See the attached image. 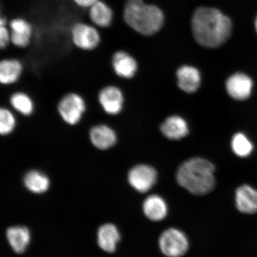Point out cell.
<instances>
[{
	"instance_id": "1",
	"label": "cell",
	"mask_w": 257,
	"mask_h": 257,
	"mask_svg": "<svg viewBox=\"0 0 257 257\" xmlns=\"http://www.w3.org/2000/svg\"><path fill=\"white\" fill-rule=\"evenodd\" d=\"M191 26L195 40L202 47L209 48L222 46L232 31L230 19L213 8L202 7L196 10Z\"/></svg>"
},
{
	"instance_id": "2",
	"label": "cell",
	"mask_w": 257,
	"mask_h": 257,
	"mask_svg": "<svg viewBox=\"0 0 257 257\" xmlns=\"http://www.w3.org/2000/svg\"><path fill=\"white\" fill-rule=\"evenodd\" d=\"M214 166L208 160L195 157L183 163L177 172L178 184L191 194L204 195L216 185Z\"/></svg>"
},
{
	"instance_id": "3",
	"label": "cell",
	"mask_w": 257,
	"mask_h": 257,
	"mask_svg": "<svg viewBox=\"0 0 257 257\" xmlns=\"http://www.w3.org/2000/svg\"><path fill=\"white\" fill-rule=\"evenodd\" d=\"M123 18L126 24L140 34L150 36L162 28L165 17L155 6L147 5L143 0H127Z\"/></svg>"
},
{
	"instance_id": "4",
	"label": "cell",
	"mask_w": 257,
	"mask_h": 257,
	"mask_svg": "<svg viewBox=\"0 0 257 257\" xmlns=\"http://www.w3.org/2000/svg\"><path fill=\"white\" fill-rule=\"evenodd\" d=\"M57 109L64 123L69 126H76L82 120L86 111V103L78 93L69 92L60 99Z\"/></svg>"
},
{
	"instance_id": "5",
	"label": "cell",
	"mask_w": 257,
	"mask_h": 257,
	"mask_svg": "<svg viewBox=\"0 0 257 257\" xmlns=\"http://www.w3.org/2000/svg\"><path fill=\"white\" fill-rule=\"evenodd\" d=\"M159 245L161 252L165 256L181 257L187 252L189 242L182 231L176 228H169L161 234Z\"/></svg>"
},
{
	"instance_id": "6",
	"label": "cell",
	"mask_w": 257,
	"mask_h": 257,
	"mask_svg": "<svg viewBox=\"0 0 257 257\" xmlns=\"http://www.w3.org/2000/svg\"><path fill=\"white\" fill-rule=\"evenodd\" d=\"M71 40L74 46L83 51L96 49L101 43V35L94 26L76 23L71 30Z\"/></svg>"
},
{
	"instance_id": "7",
	"label": "cell",
	"mask_w": 257,
	"mask_h": 257,
	"mask_svg": "<svg viewBox=\"0 0 257 257\" xmlns=\"http://www.w3.org/2000/svg\"><path fill=\"white\" fill-rule=\"evenodd\" d=\"M157 179L156 169L149 165H137L128 173V183L132 187L141 193H146L152 189Z\"/></svg>"
},
{
	"instance_id": "8",
	"label": "cell",
	"mask_w": 257,
	"mask_h": 257,
	"mask_svg": "<svg viewBox=\"0 0 257 257\" xmlns=\"http://www.w3.org/2000/svg\"><path fill=\"white\" fill-rule=\"evenodd\" d=\"M98 101L105 114L116 115L123 110L124 102L123 93L118 86L107 85L99 91Z\"/></svg>"
},
{
	"instance_id": "9",
	"label": "cell",
	"mask_w": 257,
	"mask_h": 257,
	"mask_svg": "<svg viewBox=\"0 0 257 257\" xmlns=\"http://www.w3.org/2000/svg\"><path fill=\"white\" fill-rule=\"evenodd\" d=\"M90 142L96 149L107 150L114 147L117 141V136L113 128L104 123L95 124L89 131Z\"/></svg>"
},
{
	"instance_id": "10",
	"label": "cell",
	"mask_w": 257,
	"mask_h": 257,
	"mask_svg": "<svg viewBox=\"0 0 257 257\" xmlns=\"http://www.w3.org/2000/svg\"><path fill=\"white\" fill-rule=\"evenodd\" d=\"M253 83L248 76L237 73L229 77L226 83L228 94L237 100L248 98L251 94Z\"/></svg>"
},
{
	"instance_id": "11",
	"label": "cell",
	"mask_w": 257,
	"mask_h": 257,
	"mask_svg": "<svg viewBox=\"0 0 257 257\" xmlns=\"http://www.w3.org/2000/svg\"><path fill=\"white\" fill-rule=\"evenodd\" d=\"M11 43L14 46L25 48L30 44L33 29L28 21L21 18L12 19L9 23Z\"/></svg>"
},
{
	"instance_id": "12",
	"label": "cell",
	"mask_w": 257,
	"mask_h": 257,
	"mask_svg": "<svg viewBox=\"0 0 257 257\" xmlns=\"http://www.w3.org/2000/svg\"><path fill=\"white\" fill-rule=\"evenodd\" d=\"M111 66L115 75L121 78H134L138 70L136 59L124 51H118L111 58Z\"/></svg>"
},
{
	"instance_id": "13",
	"label": "cell",
	"mask_w": 257,
	"mask_h": 257,
	"mask_svg": "<svg viewBox=\"0 0 257 257\" xmlns=\"http://www.w3.org/2000/svg\"><path fill=\"white\" fill-rule=\"evenodd\" d=\"M237 210L244 214L257 213V190L248 185L239 186L235 192Z\"/></svg>"
},
{
	"instance_id": "14",
	"label": "cell",
	"mask_w": 257,
	"mask_h": 257,
	"mask_svg": "<svg viewBox=\"0 0 257 257\" xmlns=\"http://www.w3.org/2000/svg\"><path fill=\"white\" fill-rule=\"evenodd\" d=\"M24 66L16 59H5L0 62V82L3 85L15 84L23 73Z\"/></svg>"
},
{
	"instance_id": "15",
	"label": "cell",
	"mask_w": 257,
	"mask_h": 257,
	"mask_svg": "<svg viewBox=\"0 0 257 257\" xmlns=\"http://www.w3.org/2000/svg\"><path fill=\"white\" fill-rule=\"evenodd\" d=\"M143 211L149 220L153 221H162L168 215V204L160 195H151L144 202Z\"/></svg>"
},
{
	"instance_id": "16",
	"label": "cell",
	"mask_w": 257,
	"mask_h": 257,
	"mask_svg": "<svg viewBox=\"0 0 257 257\" xmlns=\"http://www.w3.org/2000/svg\"><path fill=\"white\" fill-rule=\"evenodd\" d=\"M179 88L185 92L194 93L197 91L201 83V75L195 67L184 66L177 72Z\"/></svg>"
},
{
	"instance_id": "17",
	"label": "cell",
	"mask_w": 257,
	"mask_h": 257,
	"mask_svg": "<svg viewBox=\"0 0 257 257\" xmlns=\"http://www.w3.org/2000/svg\"><path fill=\"white\" fill-rule=\"evenodd\" d=\"M97 238L99 246L104 251L112 253L116 249L120 234L114 224L107 223L99 228Z\"/></svg>"
},
{
	"instance_id": "18",
	"label": "cell",
	"mask_w": 257,
	"mask_h": 257,
	"mask_svg": "<svg viewBox=\"0 0 257 257\" xmlns=\"http://www.w3.org/2000/svg\"><path fill=\"white\" fill-rule=\"evenodd\" d=\"M88 15L93 25L101 28L110 27L113 19V12L111 8L101 0L89 9Z\"/></svg>"
},
{
	"instance_id": "19",
	"label": "cell",
	"mask_w": 257,
	"mask_h": 257,
	"mask_svg": "<svg viewBox=\"0 0 257 257\" xmlns=\"http://www.w3.org/2000/svg\"><path fill=\"white\" fill-rule=\"evenodd\" d=\"M162 134L168 139L178 140L187 136L188 127L186 121L181 117H170L161 126Z\"/></svg>"
},
{
	"instance_id": "20",
	"label": "cell",
	"mask_w": 257,
	"mask_h": 257,
	"mask_svg": "<svg viewBox=\"0 0 257 257\" xmlns=\"http://www.w3.org/2000/svg\"><path fill=\"white\" fill-rule=\"evenodd\" d=\"M10 245L16 252L25 251L30 241V231L24 226H14L9 228L6 232Z\"/></svg>"
},
{
	"instance_id": "21",
	"label": "cell",
	"mask_w": 257,
	"mask_h": 257,
	"mask_svg": "<svg viewBox=\"0 0 257 257\" xmlns=\"http://www.w3.org/2000/svg\"><path fill=\"white\" fill-rule=\"evenodd\" d=\"M9 102L13 109L23 116H31L34 112L35 107L33 99L26 92H14L10 96Z\"/></svg>"
},
{
	"instance_id": "22",
	"label": "cell",
	"mask_w": 257,
	"mask_h": 257,
	"mask_svg": "<svg viewBox=\"0 0 257 257\" xmlns=\"http://www.w3.org/2000/svg\"><path fill=\"white\" fill-rule=\"evenodd\" d=\"M24 184L29 191L35 194H42L47 191L50 181L46 175L38 170H31L25 175Z\"/></svg>"
},
{
	"instance_id": "23",
	"label": "cell",
	"mask_w": 257,
	"mask_h": 257,
	"mask_svg": "<svg viewBox=\"0 0 257 257\" xmlns=\"http://www.w3.org/2000/svg\"><path fill=\"white\" fill-rule=\"evenodd\" d=\"M17 120L15 114L9 108L0 109V134L3 137L11 135L15 130Z\"/></svg>"
},
{
	"instance_id": "24",
	"label": "cell",
	"mask_w": 257,
	"mask_h": 257,
	"mask_svg": "<svg viewBox=\"0 0 257 257\" xmlns=\"http://www.w3.org/2000/svg\"><path fill=\"white\" fill-rule=\"evenodd\" d=\"M233 152L240 157H246L251 154L253 146L245 135L237 133L234 135L231 143Z\"/></svg>"
},
{
	"instance_id": "25",
	"label": "cell",
	"mask_w": 257,
	"mask_h": 257,
	"mask_svg": "<svg viewBox=\"0 0 257 257\" xmlns=\"http://www.w3.org/2000/svg\"><path fill=\"white\" fill-rule=\"evenodd\" d=\"M11 43V32L7 26H0V48L5 49Z\"/></svg>"
},
{
	"instance_id": "26",
	"label": "cell",
	"mask_w": 257,
	"mask_h": 257,
	"mask_svg": "<svg viewBox=\"0 0 257 257\" xmlns=\"http://www.w3.org/2000/svg\"><path fill=\"white\" fill-rule=\"evenodd\" d=\"M100 0H73L75 4L80 8L89 9Z\"/></svg>"
},
{
	"instance_id": "27",
	"label": "cell",
	"mask_w": 257,
	"mask_h": 257,
	"mask_svg": "<svg viewBox=\"0 0 257 257\" xmlns=\"http://www.w3.org/2000/svg\"><path fill=\"white\" fill-rule=\"evenodd\" d=\"M7 19L5 17L2 16L0 18V26H7Z\"/></svg>"
},
{
	"instance_id": "28",
	"label": "cell",
	"mask_w": 257,
	"mask_h": 257,
	"mask_svg": "<svg viewBox=\"0 0 257 257\" xmlns=\"http://www.w3.org/2000/svg\"><path fill=\"white\" fill-rule=\"evenodd\" d=\"M255 27L256 31L257 32V16H256V18L255 19Z\"/></svg>"
}]
</instances>
